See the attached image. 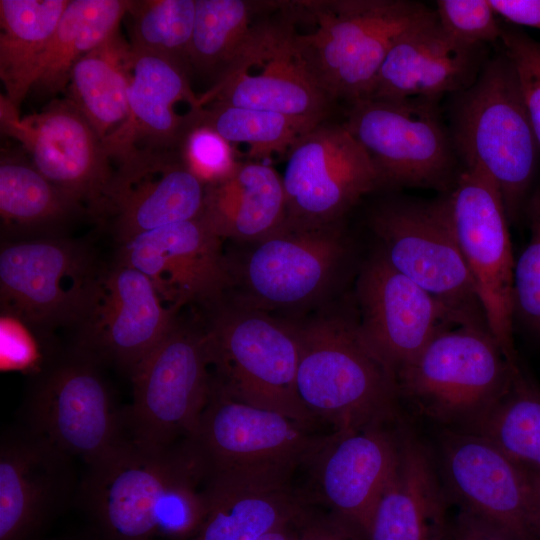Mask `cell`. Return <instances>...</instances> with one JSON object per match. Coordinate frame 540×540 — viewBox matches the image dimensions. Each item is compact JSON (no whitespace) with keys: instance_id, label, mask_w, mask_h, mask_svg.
<instances>
[{"instance_id":"6da1fadb","label":"cell","mask_w":540,"mask_h":540,"mask_svg":"<svg viewBox=\"0 0 540 540\" xmlns=\"http://www.w3.org/2000/svg\"><path fill=\"white\" fill-rule=\"evenodd\" d=\"M77 498L101 540H190L207 509V476L191 439L165 448L127 441L88 466Z\"/></svg>"},{"instance_id":"7a4b0ae2","label":"cell","mask_w":540,"mask_h":540,"mask_svg":"<svg viewBox=\"0 0 540 540\" xmlns=\"http://www.w3.org/2000/svg\"><path fill=\"white\" fill-rule=\"evenodd\" d=\"M290 7L312 26L299 31L292 23L293 39L332 102L366 98L396 41L436 16L425 4L407 0H313Z\"/></svg>"},{"instance_id":"3957f363","label":"cell","mask_w":540,"mask_h":540,"mask_svg":"<svg viewBox=\"0 0 540 540\" xmlns=\"http://www.w3.org/2000/svg\"><path fill=\"white\" fill-rule=\"evenodd\" d=\"M455 95L449 131L456 155L494 183L515 222L533 193L540 145L505 53L487 60L474 83Z\"/></svg>"},{"instance_id":"277c9868","label":"cell","mask_w":540,"mask_h":540,"mask_svg":"<svg viewBox=\"0 0 540 540\" xmlns=\"http://www.w3.org/2000/svg\"><path fill=\"white\" fill-rule=\"evenodd\" d=\"M329 436H314L306 424L235 399L212 381L191 440L209 482L287 486L296 468L315 459Z\"/></svg>"},{"instance_id":"5b68a950","label":"cell","mask_w":540,"mask_h":540,"mask_svg":"<svg viewBox=\"0 0 540 540\" xmlns=\"http://www.w3.org/2000/svg\"><path fill=\"white\" fill-rule=\"evenodd\" d=\"M298 329L297 393L315 419L344 432L394 418L396 380L361 341L357 325L320 318Z\"/></svg>"},{"instance_id":"8992f818","label":"cell","mask_w":540,"mask_h":540,"mask_svg":"<svg viewBox=\"0 0 540 540\" xmlns=\"http://www.w3.org/2000/svg\"><path fill=\"white\" fill-rule=\"evenodd\" d=\"M216 307L205 329L213 383L235 399L310 426L316 419L296 387L298 325L242 304Z\"/></svg>"},{"instance_id":"52a82bcc","label":"cell","mask_w":540,"mask_h":540,"mask_svg":"<svg viewBox=\"0 0 540 540\" xmlns=\"http://www.w3.org/2000/svg\"><path fill=\"white\" fill-rule=\"evenodd\" d=\"M517 366L487 327L453 325L398 373L396 383L423 413L464 429L505 392Z\"/></svg>"},{"instance_id":"ba28073f","label":"cell","mask_w":540,"mask_h":540,"mask_svg":"<svg viewBox=\"0 0 540 540\" xmlns=\"http://www.w3.org/2000/svg\"><path fill=\"white\" fill-rule=\"evenodd\" d=\"M205 329L176 318L130 377L133 399L125 408L129 440L165 448L192 439L212 388Z\"/></svg>"},{"instance_id":"9c48e42d","label":"cell","mask_w":540,"mask_h":540,"mask_svg":"<svg viewBox=\"0 0 540 540\" xmlns=\"http://www.w3.org/2000/svg\"><path fill=\"white\" fill-rule=\"evenodd\" d=\"M102 269L92 253L63 236L4 240L0 249L1 314L48 336L78 326Z\"/></svg>"},{"instance_id":"30bf717a","label":"cell","mask_w":540,"mask_h":540,"mask_svg":"<svg viewBox=\"0 0 540 540\" xmlns=\"http://www.w3.org/2000/svg\"><path fill=\"white\" fill-rule=\"evenodd\" d=\"M99 367L73 349L35 377L24 406V425L87 467L129 441L125 408L116 406Z\"/></svg>"},{"instance_id":"8fae6325","label":"cell","mask_w":540,"mask_h":540,"mask_svg":"<svg viewBox=\"0 0 540 540\" xmlns=\"http://www.w3.org/2000/svg\"><path fill=\"white\" fill-rule=\"evenodd\" d=\"M370 224L381 241L380 250L394 269L466 323L487 327L445 196L432 201L385 203L374 210Z\"/></svg>"},{"instance_id":"7c38bea8","label":"cell","mask_w":540,"mask_h":540,"mask_svg":"<svg viewBox=\"0 0 540 540\" xmlns=\"http://www.w3.org/2000/svg\"><path fill=\"white\" fill-rule=\"evenodd\" d=\"M345 127L370 158L379 185L452 187L456 152L437 101L360 99Z\"/></svg>"},{"instance_id":"4fadbf2b","label":"cell","mask_w":540,"mask_h":540,"mask_svg":"<svg viewBox=\"0 0 540 540\" xmlns=\"http://www.w3.org/2000/svg\"><path fill=\"white\" fill-rule=\"evenodd\" d=\"M276 19L256 21L244 47L200 104L220 103L279 113L312 124L325 121L331 99L318 85L293 39L284 4Z\"/></svg>"},{"instance_id":"5bb4252c","label":"cell","mask_w":540,"mask_h":540,"mask_svg":"<svg viewBox=\"0 0 540 540\" xmlns=\"http://www.w3.org/2000/svg\"><path fill=\"white\" fill-rule=\"evenodd\" d=\"M445 199L487 327L506 358L517 363L513 340L515 260L501 195L480 170L464 167Z\"/></svg>"},{"instance_id":"9a60e30c","label":"cell","mask_w":540,"mask_h":540,"mask_svg":"<svg viewBox=\"0 0 540 540\" xmlns=\"http://www.w3.org/2000/svg\"><path fill=\"white\" fill-rule=\"evenodd\" d=\"M1 131L18 140L53 185L96 218L107 216L114 163L88 120L67 97L20 117L1 94Z\"/></svg>"},{"instance_id":"2e32d148","label":"cell","mask_w":540,"mask_h":540,"mask_svg":"<svg viewBox=\"0 0 540 540\" xmlns=\"http://www.w3.org/2000/svg\"><path fill=\"white\" fill-rule=\"evenodd\" d=\"M286 225L338 224L365 194L379 187L377 172L343 124L321 122L293 144L282 176Z\"/></svg>"},{"instance_id":"e0dca14e","label":"cell","mask_w":540,"mask_h":540,"mask_svg":"<svg viewBox=\"0 0 540 540\" xmlns=\"http://www.w3.org/2000/svg\"><path fill=\"white\" fill-rule=\"evenodd\" d=\"M439 460L444 492L460 510L515 540H540L533 474L485 438L462 429L441 435Z\"/></svg>"},{"instance_id":"ac0fdd59","label":"cell","mask_w":540,"mask_h":540,"mask_svg":"<svg viewBox=\"0 0 540 540\" xmlns=\"http://www.w3.org/2000/svg\"><path fill=\"white\" fill-rule=\"evenodd\" d=\"M177 314L144 273L117 259L100 273L73 349L131 377Z\"/></svg>"},{"instance_id":"d6986e66","label":"cell","mask_w":540,"mask_h":540,"mask_svg":"<svg viewBox=\"0 0 540 540\" xmlns=\"http://www.w3.org/2000/svg\"><path fill=\"white\" fill-rule=\"evenodd\" d=\"M357 296L361 311L359 337L395 380L440 331L468 324L394 269L381 250L363 266Z\"/></svg>"},{"instance_id":"ffe728a7","label":"cell","mask_w":540,"mask_h":540,"mask_svg":"<svg viewBox=\"0 0 540 540\" xmlns=\"http://www.w3.org/2000/svg\"><path fill=\"white\" fill-rule=\"evenodd\" d=\"M345 237L338 224L320 228L285 225L253 244L238 266L232 285H240L245 306L295 307L322 296L332 285L346 257Z\"/></svg>"},{"instance_id":"44dd1931","label":"cell","mask_w":540,"mask_h":540,"mask_svg":"<svg viewBox=\"0 0 540 540\" xmlns=\"http://www.w3.org/2000/svg\"><path fill=\"white\" fill-rule=\"evenodd\" d=\"M117 259L144 273L176 310L217 306L232 285L222 239L202 217L137 235L120 245Z\"/></svg>"},{"instance_id":"7402d4cb","label":"cell","mask_w":540,"mask_h":540,"mask_svg":"<svg viewBox=\"0 0 540 540\" xmlns=\"http://www.w3.org/2000/svg\"><path fill=\"white\" fill-rule=\"evenodd\" d=\"M107 216L119 245L137 235L202 217L207 186L180 152L130 150L114 157Z\"/></svg>"},{"instance_id":"603a6c76","label":"cell","mask_w":540,"mask_h":540,"mask_svg":"<svg viewBox=\"0 0 540 540\" xmlns=\"http://www.w3.org/2000/svg\"><path fill=\"white\" fill-rule=\"evenodd\" d=\"M73 457L26 425L0 443V540H32L73 496Z\"/></svg>"},{"instance_id":"cb8c5ba5","label":"cell","mask_w":540,"mask_h":540,"mask_svg":"<svg viewBox=\"0 0 540 540\" xmlns=\"http://www.w3.org/2000/svg\"><path fill=\"white\" fill-rule=\"evenodd\" d=\"M188 72L169 58L131 48L128 117L103 140L111 158L135 149L180 152L202 108Z\"/></svg>"},{"instance_id":"d4e9b609","label":"cell","mask_w":540,"mask_h":540,"mask_svg":"<svg viewBox=\"0 0 540 540\" xmlns=\"http://www.w3.org/2000/svg\"><path fill=\"white\" fill-rule=\"evenodd\" d=\"M483 59L484 47L456 41L435 16L396 41L366 98L437 101L470 87L487 61Z\"/></svg>"},{"instance_id":"484cf974","label":"cell","mask_w":540,"mask_h":540,"mask_svg":"<svg viewBox=\"0 0 540 540\" xmlns=\"http://www.w3.org/2000/svg\"><path fill=\"white\" fill-rule=\"evenodd\" d=\"M399 452L400 433L377 425L336 431L316 456L322 495L365 537L378 501L395 471Z\"/></svg>"},{"instance_id":"4316f807","label":"cell","mask_w":540,"mask_h":540,"mask_svg":"<svg viewBox=\"0 0 540 540\" xmlns=\"http://www.w3.org/2000/svg\"><path fill=\"white\" fill-rule=\"evenodd\" d=\"M445 492L423 444L400 432L395 471L373 514L367 540H439Z\"/></svg>"},{"instance_id":"83f0119b","label":"cell","mask_w":540,"mask_h":540,"mask_svg":"<svg viewBox=\"0 0 540 540\" xmlns=\"http://www.w3.org/2000/svg\"><path fill=\"white\" fill-rule=\"evenodd\" d=\"M202 218L223 240L257 243L287 220L282 177L261 161L238 162L224 180L208 185Z\"/></svg>"},{"instance_id":"f1b7e54d","label":"cell","mask_w":540,"mask_h":540,"mask_svg":"<svg viewBox=\"0 0 540 540\" xmlns=\"http://www.w3.org/2000/svg\"><path fill=\"white\" fill-rule=\"evenodd\" d=\"M301 506L287 486L228 485L207 481V509L190 540H259L290 525Z\"/></svg>"},{"instance_id":"f546056e","label":"cell","mask_w":540,"mask_h":540,"mask_svg":"<svg viewBox=\"0 0 540 540\" xmlns=\"http://www.w3.org/2000/svg\"><path fill=\"white\" fill-rule=\"evenodd\" d=\"M85 210L43 176L32 163L2 155L0 216L4 240L56 237Z\"/></svg>"},{"instance_id":"4dcf8cb0","label":"cell","mask_w":540,"mask_h":540,"mask_svg":"<svg viewBox=\"0 0 540 540\" xmlns=\"http://www.w3.org/2000/svg\"><path fill=\"white\" fill-rule=\"evenodd\" d=\"M70 0H0V77L20 111Z\"/></svg>"},{"instance_id":"1f68e13d","label":"cell","mask_w":540,"mask_h":540,"mask_svg":"<svg viewBox=\"0 0 540 540\" xmlns=\"http://www.w3.org/2000/svg\"><path fill=\"white\" fill-rule=\"evenodd\" d=\"M131 47L119 31L82 57L72 68L68 98L102 140L128 117Z\"/></svg>"},{"instance_id":"d6a6232c","label":"cell","mask_w":540,"mask_h":540,"mask_svg":"<svg viewBox=\"0 0 540 540\" xmlns=\"http://www.w3.org/2000/svg\"><path fill=\"white\" fill-rule=\"evenodd\" d=\"M130 0H70L34 76L32 89L55 95L67 89L73 66L118 32Z\"/></svg>"},{"instance_id":"836d02e7","label":"cell","mask_w":540,"mask_h":540,"mask_svg":"<svg viewBox=\"0 0 540 540\" xmlns=\"http://www.w3.org/2000/svg\"><path fill=\"white\" fill-rule=\"evenodd\" d=\"M462 430L485 438L522 468L540 475V390L519 365L498 400Z\"/></svg>"},{"instance_id":"e575fe53","label":"cell","mask_w":540,"mask_h":540,"mask_svg":"<svg viewBox=\"0 0 540 540\" xmlns=\"http://www.w3.org/2000/svg\"><path fill=\"white\" fill-rule=\"evenodd\" d=\"M267 4V3H266ZM264 2L196 0L195 22L189 50L190 70L214 75L229 67L249 39Z\"/></svg>"},{"instance_id":"d590c367","label":"cell","mask_w":540,"mask_h":540,"mask_svg":"<svg viewBox=\"0 0 540 540\" xmlns=\"http://www.w3.org/2000/svg\"><path fill=\"white\" fill-rule=\"evenodd\" d=\"M316 125L279 113L220 103L203 105L196 121V127L213 130L232 147L244 144L253 161L287 156L296 140Z\"/></svg>"},{"instance_id":"8d00e7d4","label":"cell","mask_w":540,"mask_h":540,"mask_svg":"<svg viewBox=\"0 0 540 540\" xmlns=\"http://www.w3.org/2000/svg\"><path fill=\"white\" fill-rule=\"evenodd\" d=\"M196 0H130V47L169 58L190 71Z\"/></svg>"},{"instance_id":"74e56055","label":"cell","mask_w":540,"mask_h":540,"mask_svg":"<svg viewBox=\"0 0 540 540\" xmlns=\"http://www.w3.org/2000/svg\"><path fill=\"white\" fill-rule=\"evenodd\" d=\"M525 214L530 238L514 265L513 311L514 319L540 335V189L532 193Z\"/></svg>"},{"instance_id":"f35d334b","label":"cell","mask_w":540,"mask_h":540,"mask_svg":"<svg viewBox=\"0 0 540 540\" xmlns=\"http://www.w3.org/2000/svg\"><path fill=\"white\" fill-rule=\"evenodd\" d=\"M435 13L441 28L464 45L484 47L500 41L503 25L489 0H439Z\"/></svg>"},{"instance_id":"ab89813d","label":"cell","mask_w":540,"mask_h":540,"mask_svg":"<svg viewBox=\"0 0 540 540\" xmlns=\"http://www.w3.org/2000/svg\"><path fill=\"white\" fill-rule=\"evenodd\" d=\"M47 338L19 319L1 314V370L34 377L45 372L59 358L46 343Z\"/></svg>"},{"instance_id":"60d3db41","label":"cell","mask_w":540,"mask_h":540,"mask_svg":"<svg viewBox=\"0 0 540 540\" xmlns=\"http://www.w3.org/2000/svg\"><path fill=\"white\" fill-rule=\"evenodd\" d=\"M503 52L517 76L523 101L540 145V42L520 28L502 26Z\"/></svg>"},{"instance_id":"b9f144b4","label":"cell","mask_w":540,"mask_h":540,"mask_svg":"<svg viewBox=\"0 0 540 540\" xmlns=\"http://www.w3.org/2000/svg\"><path fill=\"white\" fill-rule=\"evenodd\" d=\"M180 154L188 169L206 186L227 178L239 162L234 148L219 134L204 126L190 131Z\"/></svg>"},{"instance_id":"7bdbcfd3","label":"cell","mask_w":540,"mask_h":540,"mask_svg":"<svg viewBox=\"0 0 540 540\" xmlns=\"http://www.w3.org/2000/svg\"><path fill=\"white\" fill-rule=\"evenodd\" d=\"M439 540H515L499 527L463 510L445 518Z\"/></svg>"},{"instance_id":"ee69618b","label":"cell","mask_w":540,"mask_h":540,"mask_svg":"<svg viewBox=\"0 0 540 540\" xmlns=\"http://www.w3.org/2000/svg\"><path fill=\"white\" fill-rule=\"evenodd\" d=\"M495 13L514 25L540 30V0H489Z\"/></svg>"},{"instance_id":"f6af8a7d","label":"cell","mask_w":540,"mask_h":540,"mask_svg":"<svg viewBox=\"0 0 540 540\" xmlns=\"http://www.w3.org/2000/svg\"><path fill=\"white\" fill-rule=\"evenodd\" d=\"M300 540H358L349 532L326 525L308 526L300 536Z\"/></svg>"},{"instance_id":"bcb514c9","label":"cell","mask_w":540,"mask_h":540,"mask_svg":"<svg viewBox=\"0 0 540 540\" xmlns=\"http://www.w3.org/2000/svg\"><path fill=\"white\" fill-rule=\"evenodd\" d=\"M300 536H297L294 532H292L289 529V525H287L269 532L259 540H300Z\"/></svg>"},{"instance_id":"7dc6e473","label":"cell","mask_w":540,"mask_h":540,"mask_svg":"<svg viewBox=\"0 0 540 540\" xmlns=\"http://www.w3.org/2000/svg\"><path fill=\"white\" fill-rule=\"evenodd\" d=\"M534 475V474H533ZM536 500H537V526L540 536V475H534Z\"/></svg>"},{"instance_id":"c3c4849f","label":"cell","mask_w":540,"mask_h":540,"mask_svg":"<svg viewBox=\"0 0 540 540\" xmlns=\"http://www.w3.org/2000/svg\"><path fill=\"white\" fill-rule=\"evenodd\" d=\"M61 540H77V539H61ZM101 540V539H100Z\"/></svg>"}]
</instances>
